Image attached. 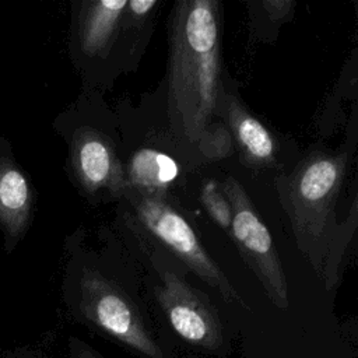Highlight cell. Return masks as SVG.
<instances>
[{"instance_id":"obj_10","label":"cell","mask_w":358,"mask_h":358,"mask_svg":"<svg viewBox=\"0 0 358 358\" xmlns=\"http://www.w3.org/2000/svg\"><path fill=\"white\" fill-rule=\"evenodd\" d=\"M227 116L245 161L253 166H268L273 164L275 143L264 124L234 96L228 98Z\"/></svg>"},{"instance_id":"obj_6","label":"cell","mask_w":358,"mask_h":358,"mask_svg":"<svg viewBox=\"0 0 358 358\" xmlns=\"http://www.w3.org/2000/svg\"><path fill=\"white\" fill-rule=\"evenodd\" d=\"M157 299L173 330L186 341L207 348L221 343V329L208 301L176 274L166 271Z\"/></svg>"},{"instance_id":"obj_5","label":"cell","mask_w":358,"mask_h":358,"mask_svg":"<svg viewBox=\"0 0 358 358\" xmlns=\"http://www.w3.org/2000/svg\"><path fill=\"white\" fill-rule=\"evenodd\" d=\"M133 204L143 225L166 245L194 274L214 287L227 301L238 299L236 291L204 250L189 222L165 199L134 193Z\"/></svg>"},{"instance_id":"obj_12","label":"cell","mask_w":358,"mask_h":358,"mask_svg":"<svg viewBox=\"0 0 358 358\" xmlns=\"http://www.w3.org/2000/svg\"><path fill=\"white\" fill-rule=\"evenodd\" d=\"M200 199L203 206L206 207L207 213L210 217L224 229L231 228V220H232V213H231V206L229 201L227 200L225 194L218 189L217 182L208 180L200 193Z\"/></svg>"},{"instance_id":"obj_13","label":"cell","mask_w":358,"mask_h":358,"mask_svg":"<svg viewBox=\"0 0 358 358\" xmlns=\"http://www.w3.org/2000/svg\"><path fill=\"white\" fill-rule=\"evenodd\" d=\"M73 358H99L92 350L84 348V347H78L74 350L73 352Z\"/></svg>"},{"instance_id":"obj_9","label":"cell","mask_w":358,"mask_h":358,"mask_svg":"<svg viewBox=\"0 0 358 358\" xmlns=\"http://www.w3.org/2000/svg\"><path fill=\"white\" fill-rule=\"evenodd\" d=\"M127 0H85L76 24L78 50L88 57L105 56L122 34Z\"/></svg>"},{"instance_id":"obj_8","label":"cell","mask_w":358,"mask_h":358,"mask_svg":"<svg viewBox=\"0 0 358 358\" xmlns=\"http://www.w3.org/2000/svg\"><path fill=\"white\" fill-rule=\"evenodd\" d=\"M34 196L28 176L17 164L10 143L0 137V229L7 253L27 234L32 220Z\"/></svg>"},{"instance_id":"obj_4","label":"cell","mask_w":358,"mask_h":358,"mask_svg":"<svg viewBox=\"0 0 358 358\" xmlns=\"http://www.w3.org/2000/svg\"><path fill=\"white\" fill-rule=\"evenodd\" d=\"M81 313L120 343L150 358H161L159 345L150 336L127 295L102 274L85 268L78 281Z\"/></svg>"},{"instance_id":"obj_7","label":"cell","mask_w":358,"mask_h":358,"mask_svg":"<svg viewBox=\"0 0 358 358\" xmlns=\"http://www.w3.org/2000/svg\"><path fill=\"white\" fill-rule=\"evenodd\" d=\"M70 162L78 185L90 193L102 189L117 193L126 187L123 168L112 144L91 127L77 129L71 136Z\"/></svg>"},{"instance_id":"obj_11","label":"cell","mask_w":358,"mask_h":358,"mask_svg":"<svg viewBox=\"0 0 358 358\" xmlns=\"http://www.w3.org/2000/svg\"><path fill=\"white\" fill-rule=\"evenodd\" d=\"M179 166L169 155L151 150H138L130 158L127 166L126 187L134 193L166 200L169 185L178 178Z\"/></svg>"},{"instance_id":"obj_1","label":"cell","mask_w":358,"mask_h":358,"mask_svg":"<svg viewBox=\"0 0 358 358\" xmlns=\"http://www.w3.org/2000/svg\"><path fill=\"white\" fill-rule=\"evenodd\" d=\"M221 74V11L215 0H179L169 20L168 108L173 129L199 140L215 113Z\"/></svg>"},{"instance_id":"obj_2","label":"cell","mask_w":358,"mask_h":358,"mask_svg":"<svg viewBox=\"0 0 358 358\" xmlns=\"http://www.w3.org/2000/svg\"><path fill=\"white\" fill-rule=\"evenodd\" d=\"M344 172V155L315 154L291 176L288 214L301 248L313 245L326 232Z\"/></svg>"},{"instance_id":"obj_3","label":"cell","mask_w":358,"mask_h":358,"mask_svg":"<svg viewBox=\"0 0 358 358\" xmlns=\"http://www.w3.org/2000/svg\"><path fill=\"white\" fill-rule=\"evenodd\" d=\"M224 194L231 206V232L241 255L273 302L285 308L288 305L285 274L268 229L260 220L250 197L235 179H225Z\"/></svg>"}]
</instances>
